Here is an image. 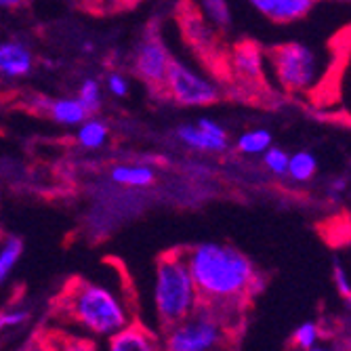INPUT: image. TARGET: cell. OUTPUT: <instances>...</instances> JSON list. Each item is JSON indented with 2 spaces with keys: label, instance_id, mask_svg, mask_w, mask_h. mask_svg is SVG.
<instances>
[{
  "label": "cell",
  "instance_id": "obj_1",
  "mask_svg": "<svg viewBox=\"0 0 351 351\" xmlns=\"http://www.w3.org/2000/svg\"><path fill=\"white\" fill-rule=\"evenodd\" d=\"M194 278L200 305L217 313L238 311L240 303L254 293L257 269L244 252L219 242H200L183 250Z\"/></svg>",
  "mask_w": 351,
  "mask_h": 351
},
{
  "label": "cell",
  "instance_id": "obj_2",
  "mask_svg": "<svg viewBox=\"0 0 351 351\" xmlns=\"http://www.w3.org/2000/svg\"><path fill=\"white\" fill-rule=\"evenodd\" d=\"M57 315L80 332L114 337L129 326L131 309L114 286L99 280H74L57 299Z\"/></svg>",
  "mask_w": 351,
  "mask_h": 351
},
{
  "label": "cell",
  "instance_id": "obj_3",
  "mask_svg": "<svg viewBox=\"0 0 351 351\" xmlns=\"http://www.w3.org/2000/svg\"><path fill=\"white\" fill-rule=\"evenodd\" d=\"M200 307L194 278L189 274L183 250L158 257L154 267V309L162 328H169Z\"/></svg>",
  "mask_w": 351,
  "mask_h": 351
},
{
  "label": "cell",
  "instance_id": "obj_4",
  "mask_svg": "<svg viewBox=\"0 0 351 351\" xmlns=\"http://www.w3.org/2000/svg\"><path fill=\"white\" fill-rule=\"evenodd\" d=\"M226 343V317L206 305H200L185 320L165 328L162 351H221Z\"/></svg>",
  "mask_w": 351,
  "mask_h": 351
},
{
  "label": "cell",
  "instance_id": "obj_5",
  "mask_svg": "<svg viewBox=\"0 0 351 351\" xmlns=\"http://www.w3.org/2000/svg\"><path fill=\"white\" fill-rule=\"evenodd\" d=\"M269 66L274 72L276 82L293 95H307L322 80V63L305 45L286 43L271 47L267 53Z\"/></svg>",
  "mask_w": 351,
  "mask_h": 351
},
{
  "label": "cell",
  "instance_id": "obj_6",
  "mask_svg": "<svg viewBox=\"0 0 351 351\" xmlns=\"http://www.w3.org/2000/svg\"><path fill=\"white\" fill-rule=\"evenodd\" d=\"M175 15L187 47L194 51V55L204 63L215 78L226 80L228 49L223 47L221 32H217L204 19L194 0H181Z\"/></svg>",
  "mask_w": 351,
  "mask_h": 351
},
{
  "label": "cell",
  "instance_id": "obj_7",
  "mask_svg": "<svg viewBox=\"0 0 351 351\" xmlns=\"http://www.w3.org/2000/svg\"><path fill=\"white\" fill-rule=\"evenodd\" d=\"M171 53L165 45L162 32L158 21L147 23V27L141 32V36L135 47V59L133 68L135 74L158 95H165V82L167 72L171 66Z\"/></svg>",
  "mask_w": 351,
  "mask_h": 351
},
{
  "label": "cell",
  "instance_id": "obj_8",
  "mask_svg": "<svg viewBox=\"0 0 351 351\" xmlns=\"http://www.w3.org/2000/svg\"><path fill=\"white\" fill-rule=\"evenodd\" d=\"M165 95H169L175 104L185 108H204L221 99V90L213 80L200 76L196 70L187 68L185 63L177 59H171L165 82Z\"/></svg>",
  "mask_w": 351,
  "mask_h": 351
},
{
  "label": "cell",
  "instance_id": "obj_9",
  "mask_svg": "<svg viewBox=\"0 0 351 351\" xmlns=\"http://www.w3.org/2000/svg\"><path fill=\"white\" fill-rule=\"evenodd\" d=\"M228 84H236L240 93L257 95L267 90L265 78V53L252 40H242L228 51L226 63V80Z\"/></svg>",
  "mask_w": 351,
  "mask_h": 351
},
{
  "label": "cell",
  "instance_id": "obj_10",
  "mask_svg": "<svg viewBox=\"0 0 351 351\" xmlns=\"http://www.w3.org/2000/svg\"><path fill=\"white\" fill-rule=\"evenodd\" d=\"M248 3L274 23H293L303 19L317 0H248Z\"/></svg>",
  "mask_w": 351,
  "mask_h": 351
},
{
  "label": "cell",
  "instance_id": "obj_11",
  "mask_svg": "<svg viewBox=\"0 0 351 351\" xmlns=\"http://www.w3.org/2000/svg\"><path fill=\"white\" fill-rule=\"evenodd\" d=\"M108 351H162V345L152 330L131 322L108 339Z\"/></svg>",
  "mask_w": 351,
  "mask_h": 351
},
{
  "label": "cell",
  "instance_id": "obj_12",
  "mask_svg": "<svg viewBox=\"0 0 351 351\" xmlns=\"http://www.w3.org/2000/svg\"><path fill=\"white\" fill-rule=\"evenodd\" d=\"M32 66H34V59H32V53L25 45H21L19 40L3 43V68H0V74L9 78H21L32 72Z\"/></svg>",
  "mask_w": 351,
  "mask_h": 351
},
{
  "label": "cell",
  "instance_id": "obj_13",
  "mask_svg": "<svg viewBox=\"0 0 351 351\" xmlns=\"http://www.w3.org/2000/svg\"><path fill=\"white\" fill-rule=\"evenodd\" d=\"M175 135L183 145L198 149V152H226L228 149V139H221V137L206 133L198 124H181L177 126Z\"/></svg>",
  "mask_w": 351,
  "mask_h": 351
},
{
  "label": "cell",
  "instance_id": "obj_14",
  "mask_svg": "<svg viewBox=\"0 0 351 351\" xmlns=\"http://www.w3.org/2000/svg\"><path fill=\"white\" fill-rule=\"evenodd\" d=\"M40 108L63 126H80L88 116L76 97H61V99H45Z\"/></svg>",
  "mask_w": 351,
  "mask_h": 351
},
{
  "label": "cell",
  "instance_id": "obj_15",
  "mask_svg": "<svg viewBox=\"0 0 351 351\" xmlns=\"http://www.w3.org/2000/svg\"><path fill=\"white\" fill-rule=\"evenodd\" d=\"M110 179L122 187L145 189L156 183V171L147 165H118L112 169Z\"/></svg>",
  "mask_w": 351,
  "mask_h": 351
},
{
  "label": "cell",
  "instance_id": "obj_16",
  "mask_svg": "<svg viewBox=\"0 0 351 351\" xmlns=\"http://www.w3.org/2000/svg\"><path fill=\"white\" fill-rule=\"evenodd\" d=\"M110 135V129L104 120L97 118H86L80 126H78V133H76V141L82 149H99L106 145Z\"/></svg>",
  "mask_w": 351,
  "mask_h": 351
},
{
  "label": "cell",
  "instance_id": "obj_17",
  "mask_svg": "<svg viewBox=\"0 0 351 351\" xmlns=\"http://www.w3.org/2000/svg\"><path fill=\"white\" fill-rule=\"evenodd\" d=\"M204 19L217 29L226 32L232 25V9L228 0H194Z\"/></svg>",
  "mask_w": 351,
  "mask_h": 351
},
{
  "label": "cell",
  "instance_id": "obj_18",
  "mask_svg": "<svg viewBox=\"0 0 351 351\" xmlns=\"http://www.w3.org/2000/svg\"><path fill=\"white\" fill-rule=\"evenodd\" d=\"M21 254H23V240L17 236H9L0 244V284L11 276L17 261L21 259Z\"/></svg>",
  "mask_w": 351,
  "mask_h": 351
},
{
  "label": "cell",
  "instance_id": "obj_19",
  "mask_svg": "<svg viewBox=\"0 0 351 351\" xmlns=\"http://www.w3.org/2000/svg\"><path fill=\"white\" fill-rule=\"evenodd\" d=\"M236 147H238V152L248 154V156L265 154L271 147V133L265 129H250L238 137Z\"/></svg>",
  "mask_w": 351,
  "mask_h": 351
},
{
  "label": "cell",
  "instance_id": "obj_20",
  "mask_svg": "<svg viewBox=\"0 0 351 351\" xmlns=\"http://www.w3.org/2000/svg\"><path fill=\"white\" fill-rule=\"evenodd\" d=\"M317 171V160L311 152H297L289 158V171L286 175H291L295 181H309Z\"/></svg>",
  "mask_w": 351,
  "mask_h": 351
},
{
  "label": "cell",
  "instance_id": "obj_21",
  "mask_svg": "<svg viewBox=\"0 0 351 351\" xmlns=\"http://www.w3.org/2000/svg\"><path fill=\"white\" fill-rule=\"evenodd\" d=\"M80 106L84 108L86 116H97L101 110V86L95 78H86L78 90V97Z\"/></svg>",
  "mask_w": 351,
  "mask_h": 351
},
{
  "label": "cell",
  "instance_id": "obj_22",
  "mask_svg": "<svg viewBox=\"0 0 351 351\" xmlns=\"http://www.w3.org/2000/svg\"><path fill=\"white\" fill-rule=\"evenodd\" d=\"M29 315H32L29 309L23 305H13V307L3 309L0 311V335L25 326L29 322Z\"/></svg>",
  "mask_w": 351,
  "mask_h": 351
},
{
  "label": "cell",
  "instance_id": "obj_23",
  "mask_svg": "<svg viewBox=\"0 0 351 351\" xmlns=\"http://www.w3.org/2000/svg\"><path fill=\"white\" fill-rule=\"evenodd\" d=\"M289 152H284L282 147H269L265 154H263V165L265 169L271 173V175H278V177H284L286 171H289Z\"/></svg>",
  "mask_w": 351,
  "mask_h": 351
},
{
  "label": "cell",
  "instance_id": "obj_24",
  "mask_svg": "<svg viewBox=\"0 0 351 351\" xmlns=\"http://www.w3.org/2000/svg\"><path fill=\"white\" fill-rule=\"evenodd\" d=\"M317 339H320V328H317L315 322H303L295 332H293V345L301 351H307L311 347L317 345Z\"/></svg>",
  "mask_w": 351,
  "mask_h": 351
},
{
  "label": "cell",
  "instance_id": "obj_25",
  "mask_svg": "<svg viewBox=\"0 0 351 351\" xmlns=\"http://www.w3.org/2000/svg\"><path fill=\"white\" fill-rule=\"evenodd\" d=\"M106 86H108V90L114 95V97H126V95H129V80H126L120 72L108 74Z\"/></svg>",
  "mask_w": 351,
  "mask_h": 351
},
{
  "label": "cell",
  "instance_id": "obj_26",
  "mask_svg": "<svg viewBox=\"0 0 351 351\" xmlns=\"http://www.w3.org/2000/svg\"><path fill=\"white\" fill-rule=\"evenodd\" d=\"M335 284H337V291L343 299H347L351 295V280L345 271V267L337 261L335 263Z\"/></svg>",
  "mask_w": 351,
  "mask_h": 351
},
{
  "label": "cell",
  "instance_id": "obj_27",
  "mask_svg": "<svg viewBox=\"0 0 351 351\" xmlns=\"http://www.w3.org/2000/svg\"><path fill=\"white\" fill-rule=\"evenodd\" d=\"M200 129H204L206 133H210V135H215V137H221V139H228V133H226V129L219 124V122H215V120H210V118H200L198 122H196Z\"/></svg>",
  "mask_w": 351,
  "mask_h": 351
},
{
  "label": "cell",
  "instance_id": "obj_28",
  "mask_svg": "<svg viewBox=\"0 0 351 351\" xmlns=\"http://www.w3.org/2000/svg\"><path fill=\"white\" fill-rule=\"evenodd\" d=\"M57 351H93V345L86 341H80V339H72V341L63 343Z\"/></svg>",
  "mask_w": 351,
  "mask_h": 351
},
{
  "label": "cell",
  "instance_id": "obj_29",
  "mask_svg": "<svg viewBox=\"0 0 351 351\" xmlns=\"http://www.w3.org/2000/svg\"><path fill=\"white\" fill-rule=\"evenodd\" d=\"M141 0H106V11H122V9H133Z\"/></svg>",
  "mask_w": 351,
  "mask_h": 351
},
{
  "label": "cell",
  "instance_id": "obj_30",
  "mask_svg": "<svg viewBox=\"0 0 351 351\" xmlns=\"http://www.w3.org/2000/svg\"><path fill=\"white\" fill-rule=\"evenodd\" d=\"M76 3L90 11H106V0H76Z\"/></svg>",
  "mask_w": 351,
  "mask_h": 351
},
{
  "label": "cell",
  "instance_id": "obj_31",
  "mask_svg": "<svg viewBox=\"0 0 351 351\" xmlns=\"http://www.w3.org/2000/svg\"><path fill=\"white\" fill-rule=\"evenodd\" d=\"M21 3V0H0V9H5V7H17Z\"/></svg>",
  "mask_w": 351,
  "mask_h": 351
},
{
  "label": "cell",
  "instance_id": "obj_32",
  "mask_svg": "<svg viewBox=\"0 0 351 351\" xmlns=\"http://www.w3.org/2000/svg\"><path fill=\"white\" fill-rule=\"evenodd\" d=\"M307 351H328L326 347H320V345H315V347H311V349H307Z\"/></svg>",
  "mask_w": 351,
  "mask_h": 351
},
{
  "label": "cell",
  "instance_id": "obj_33",
  "mask_svg": "<svg viewBox=\"0 0 351 351\" xmlns=\"http://www.w3.org/2000/svg\"><path fill=\"white\" fill-rule=\"evenodd\" d=\"M330 3H341V5H351V0H330Z\"/></svg>",
  "mask_w": 351,
  "mask_h": 351
},
{
  "label": "cell",
  "instance_id": "obj_34",
  "mask_svg": "<svg viewBox=\"0 0 351 351\" xmlns=\"http://www.w3.org/2000/svg\"><path fill=\"white\" fill-rule=\"evenodd\" d=\"M0 68H3V43H0Z\"/></svg>",
  "mask_w": 351,
  "mask_h": 351
},
{
  "label": "cell",
  "instance_id": "obj_35",
  "mask_svg": "<svg viewBox=\"0 0 351 351\" xmlns=\"http://www.w3.org/2000/svg\"><path fill=\"white\" fill-rule=\"evenodd\" d=\"M345 301H347V305H349V309H351V295H349V297H347Z\"/></svg>",
  "mask_w": 351,
  "mask_h": 351
}]
</instances>
